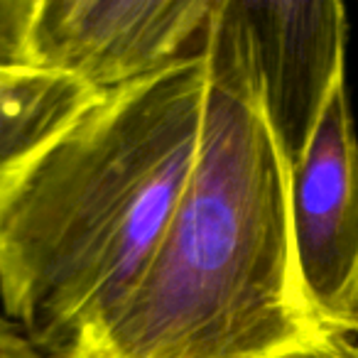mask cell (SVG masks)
I'll list each match as a JSON object with an SVG mask.
<instances>
[{"mask_svg": "<svg viewBox=\"0 0 358 358\" xmlns=\"http://www.w3.org/2000/svg\"><path fill=\"white\" fill-rule=\"evenodd\" d=\"M201 145L162 243L118 312L64 358H322L304 302L289 169L260 101L234 0L204 30Z\"/></svg>", "mask_w": 358, "mask_h": 358, "instance_id": "1", "label": "cell"}, {"mask_svg": "<svg viewBox=\"0 0 358 358\" xmlns=\"http://www.w3.org/2000/svg\"><path fill=\"white\" fill-rule=\"evenodd\" d=\"M103 99L74 76L0 69V224L37 164Z\"/></svg>", "mask_w": 358, "mask_h": 358, "instance_id": "6", "label": "cell"}, {"mask_svg": "<svg viewBox=\"0 0 358 358\" xmlns=\"http://www.w3.org/2000/svg\"><path fill=\"white\" fill-rule=\"evenodd\" d=\"M260 101L289 169L343 84L346 8L336 0H234Z\"/></svg>", "mask_w": 358, "mask_h": 358, "instance_id": "5", "label": "cell"}, {"mask_svg": "<svg viewBox=\"0 0 358 358\" xmlns=\"http://www.w3.org/2000/svg\"><path fill=\"white\" fill-rule=\"evenodd\" d=\"M214 0H37L32 69L101 94L152 79L201 50Z\"/></svg>", "mask_w": 358, "mask_h": 358, "instance_id": "3", "label": "cell"}, {"mask_svg": "<svg viewBox=\"0 0 358 358\" xmlns=\"http://www.w3.org/2000/svg\"><path fill=\"white\" fill-rule=\"evenodd\" d=\"M304 302L329 338L358 331V138L346 86L334 94L289 177Z\"/></svg>", "mask_w": 358, "mask_h": 358, "instance_id": "4", "label": "cell"}, {"mask_svg": "<svg viewBox=\"0 0 358 358\" xmlns=\"http://www.w3.org/2000/svg\"><path fill=\"white\" fill-rule=\"evenodd\" d=\"M206 96L204 47L110 91L10 204L0 299L52 358L94 336L148 270L199 155Z\"/></svg>", "mask_w": 358, "mask_h": 358, "instance_id": "2", "label": "cell"}, {"mask_svg": "<svg viewBox=\"0 0 358 358\" xmlns=\"http://www.w3.org/2000/svg\"><path fill=\"white\" fill-rule=\"evenodd\" d=\"M343 358H358L356 346H353L351 338H346V341H343Z\"/></svg>", "mask_w": 358, "mask_h": 358, "instance_id": "10", "label": "cell"}, {"mask_svg": "<svg viewBox=\"0 0 358 358\" xmlns=\"http://www.w3.org/2000/svg\"><path fill=\"white\" fill-rule=\"evenodd\" d=\"M37 0H0V69H32L30 32Z\"/></svg>", "mask_w": 358, "mask_h": 358, "instance_id": "7", "label": "cell"}, {"mask_svg": "<svg viewBox=\"0 0 358 358\" xmlns=\"http://www.w3.org/2000/svg\"><path fill=\"white\" fill-rule=\"evenodd\" d=\"M343 341H346V338H336V341H334V348L322 358H343Z\"/></svg>", "mask_w": 358, "mask_h": 358, "instance_id": "9", "label": "cell"}, {"mask_svg": "<svg viewBox=\"0 0 358 358\" xmlns=\"http://www.w3.org/2000/svg\"><path fill=\"white\" fill-rule=\"evenodd\" d=\"M358 334V331H356ZM353 346H356V353H358V343H353Z\"/></svg>", "mask_w": 358, "mask_h": 358, "instance_id": "11", "label": "cell"}, {"mask_svg": "<svg viewBox=\"0 0 358 358\" xmlns=\"http://www.w3.org/2000/svg\"><path fill=\"white\" fill-rule=\"evenodd\" d=\"M0 358H52L30 341L8 314H0Z\"/></svg>", "mask_w": 358, "mask_h": 358, "instance_id": "8", "label": "cell"}]
</instances>
